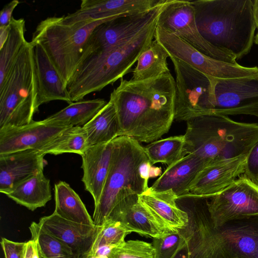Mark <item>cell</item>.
<instances>
[{"instance_id": "484cf974", "label": "cell", "mask_w": 258, "mask_h": 258, "mask_svg": "<svg viewBox=\"0 0 258 258\" xmlns=\"http://www.w3.org/2000/svg\"><path fill=\"white\" fill-rule=\"evenodd\" d=\"M89 147L107 143L120 136V126L113 104L109 101L88 122L82 126Z\"/></svg>"}, {"instance_id": "9c48e42d", "label": "cell", "mask_w": 258, "mask_h": 258, "mask_svg": "<svg viewBox=\"0 0 258 258\" xmlns=\"http://www.w3.org/2000/svg\"><path fill=\"white\" fill-rule=\"evenodd\" d=\"M176 75L175 120L211 115L214 78L169 56Z\"/></svg>"}, {"instance_id": "f1b7e54d", "label": "cell", "mask_w": 258, "mask_h": 258, "mask_svg": "<svg viewBox=\"0 0 258 258\" xmlns=\"http://www.w3.org/2000/svg\"><path fill=\"white\" fill-rule=\"evenodd\" d=\"M107 103L103 99L73 102L47 118L67 126H83Z\"/></svg>"}, {"instance_id": "7402d4cb", "label": "cell", "mask_w": 258, "mask_h": 258, "mask_svg": "<svg viewBox=\"0 0 258 258\" xmlns=\"http://www.w3.org/2000/svg\"><path fill=\"white\" fill-rule=\"evenodd\" d=\"M177 200L171 189L155 191L149 187L138 195L140 203L173 232L185 229L189 221L188 213L179 207Z\"/></svg>"}, {"instance_id": "e575fe53", "label": "cell", "mask_w": 258, "mask_h": 258, "mask_svg": "<svg viewBox=\"0 0 258 258\" xmlns=\"http://www.w3.org/2000/svg\"><path fill=\"white\" fill-rule=\"evenodd\" d=\"M131 232L120 221L107 220L99 226L98 234L92 250L102 246L115 247L125 241Z\"/></svg>"}, {"instance_id": "b9f144b4", "label": "cell", "mask_w": 258, "mask_h": 258, "mask_svg": "<svg viewBox=\"0 0 258 258\" xmlns=\"http://www.w3.org/2000/svg\"><path fill=\"white\" fill-rule=\"evenodd\" d=\"M32 258H44L39 246L35 241Z\"/></svg>"}, {"instance_id": "8fae6325", "label": "cell", "mask_w": 258, "mask_h": 258, "mask_svg": "<svg viewBox=\"0 0 258 258\" xmlns=\"http://www.w3.org/2000/svg\"><path fill=\"white\" fill-rule=\"evenodd\" d=\"M154 39L175 57L200 72L219 79L258 76V67H247L220 61L201 53L176 35L157 25Z\"/></svg>"}, {"instance_id": "4316f807", "label": "cell", "mask_w": 258, "mask_h": 258, "mask_svg": "<svg viewBox=\"0 0 258 258\" xmlns=\"http://www.w3.org/2000/svg\"><path fill=\"white\" fill-rule=\"evenodd\" d=\"M120 222L131 232L152 238H159L173 232L154 216L138 200L125 211Z\"/></svg>"}, {"instance_id": "f6af8a7d", "label": "cell", "mask_w": 258, "mask_h": 258, "mask_svg": "<svg viewBox=\"0 0 258 258\" xmlns=\"http://www.w3.org/2000/svg\"><path fill=\"white\" fill-rule=\"evenodd\" d=\"M82 258H91V255H90V254H88V255H86V256H84V257H83Z\"/></svg>"}, {"instance_id": "603a6c76", "label": "cell", "mask_w": 258, "mask_h": 258, "mask_svg": "<svg viewBox=\"0 0 258 258\" xmlns=\"http://www.w3.org/2000/svg\"><path fill=\"white\" fill-rule=\"evenodd\" d=\"M204 162L194 154H188L167 166L150 188L155 191L171 189L177 198L189 194V188Z\"/></svg>"}, {"instance_id": "d4e9b609", "label": "cell", "mask_w": 258, "mask_h": 258, "mask_svg": "<svg viewBox=\"0 0 258 258\" xmlns=\"http://www.w3.org/2000/svg\"><path fill=\"white\" fill-rule=\"evenodd\" d=\"M54 213L63 219L72 222L93 225L92 218L76 191L65 181L54 184Z\"/></svg>"}, {"instance_id": "8d00e7d4", "label": "cell", "mask_w": 258, "mask_h": 258, "mask_svg": "<svg viewBox=\"0 0 258 258\" xmlns=\"http://www.w3.org/2000/svg\"><path fill=\"white\" fill-rule=\"evenodd\" d=\"M243 175L258 184V141L247 155Z\"/></svg>"}, {"instance_id": "ee69618b", "label": "cell", "mask_w": 258, "mask_h": 258, "mask_svg": "<svg viewBox=\"0 0 258 258\" xmlns=\"http://www.w3.org/2000/svg\"><path fill=\"white\" fill-rule=\"evenodd\" d=\"M257 31L256 35H255L254 42L256 44L258 45V25H257Z\"/></svg>"}, {"instance_id": "ac0fdd59", "label": "cell", "mask_w": 258, "mask_h": 258, "mask_svg": "<svg viewBox=\"0 0 258 258\" xmlns=\"http://www.w3.org/2000/svg\"><path fill=\"white\" fill-rule=\"evenodd\" d=\"M34 72L37 86L36 108L51 101L73 102L67 85L39 44H32Z\"/></svg>"}, {"instance_id": "f35d334b", "label": "cell", "mask_w": 258, "mask_h": 258, "mask_svg": "<svg viewBox=\"0 0 258 258\" xmlns=\"http://www.w3.org/2000/svg\"><path fill=\"white\" fill-rule=\"evenodd\" d=\"M19 4L18 1L13 0L4 7L0 13V27L10 25L13 18V12Z\"/></svg>"}, {"instance_id": "1f68e13d", "label": "cell", "mask_w": 258, "mask_h": 258, "mask_svg": "<svg viewBox=\"0 0 258 258\" xmlns=\"http://www.w3.org/2000/svg\"><path fill=\"white\" fill-rule=\"evenodd\" d=\"M184 136H174L152 142L144 147L152 165L160 163L168 166L183 156Z\"/></svg>"}, {"instance_id": "f546056e", "label": "cell", "mask_w": 258, "mask_h": 258, "mask_svg": "<svg viewBox=\"0 0 258 258\" xmlns=\"http://www.w3.org/2000/svg\"><path fill=\"white\" fill-rule=\"evenodd\" d=\"M25 32V20L13 17L8 39L0 48V89L4 86L19 54L27 42Z\"/></svg>"}, {"instance_id": "83f0119b", "label": "cell", "mask_w": 258, "mask_h": 258, "mask_svg": "<svg viewBox=\"0 0 258 258\" xmlns=\"http://www.w3.org/2000/svg\"><path fill=\"white\" fill-rule=\"evenodd\" d=\"M168 57L166 50L154 39L138 58L131 80L143 81L170 72L167 61Z\"/></svg>"}, {"instance_id": "44dd1931", "label": "cell", "mask_w": 258, "mask_h": 258, "mask_svg": "<svg viewBox=\"0 0 258 258\" xmlns=\"http://www.w3.org/2000/svg\"><path fill=\"white\" fill-rule=\"evenodd\" d=\"M113 141L89 146L81 156L85 190L92 195L94 206L99 202L106 181L112 158Z\"/></svg>"}, {"instance_id": "60d3db41", "label": "cell", "mask_w": 258, "mask_h": 258, "mask_svg": "<svg viewBox=\"0 0 258 258\" xmlns=\"http://www.w3.org/2000/svg\"><path fill=\"white\" fill-rule=\"evenodd\" d=\"M34 245V241L32 239L26 242L24 258H32Z\"/></svg>"}, {"instance_id": "ab89813d", "label": "cell", "mask_w": 258, "mask_h": 258, "mask_svg": "<svg viewBox=\"0 0 258 258\" xmlns=\"http://www.w3.org/2000/svg\"><path fill=\"white\" fill-rule=\"evenodd\" d=\"M10 25L8 26L0 27V48L7 41L9 35Z\"/></svg>"}, {"instance_id": "ba28073f", "label": "cell", "mask_w": 258, "mask_h": 258, "mask_svg": "<svg viewBox=\"0 0 258 258\" xmlns=\"http://www.w3.org/2000/svg\"><path fill=\"white\" fill-rule=\"evenodd\" d=\"M36 95L33 45L27 41L0 89V128L32 121L38 111Z\"/></svg>"}, {"instance_id": "d6a6232c", "label": "cell", "mask_w": 258, "mask_h": 258, "mask_svg": "<svg viewBox=\"0 0 258 258\" xmlns=\"http://www.w3.org/2000/svg\"><path fill=\"white\" fill-rule=\"evenodd\" d=\"M29 230L31 239L37 244L44 258H79L70 247L45 230L38 223L33 222Z\"/></svg>"}, {"instance_id": "2e32d148", "label": "cell", "mask_w": 258, "mask_h": 258, "mask_svg": "<svg viewBox=\"0 0 258 258\" xmlns=\"http://www.w3.org/2000/svg\"><path fill=\"white\" fill-rule=\"evenodd\" d=\"M247 154L204 168L190 185L188 195L210 198L221 192L243 173Z\"/></svg>"}, {"instance_id": "836d02e7", "label": "cell", "mask_w": 258, "mask_h": 258, "mask_svg": "<svg viewBox=\"0 0 258 258\" xmlns=\"http://www.w3.org/2000/svg\"><path fill=\"white\" fill-rule=\"evenodd\" d=\"M152 239L154 258H175L185 248L187 236L184 229Z\"/></svg>"}, {"instance_id": "3957f363", "label": "cell", "mask_w": 258, "mask_h": 258, "mask_svg": "<svg viewBox=\"0 0 258 258\" xmlns=\"http://www.w3.org/2000/svg\"><path fill=\"white\" fill-rule=\"evenodd\" d=\"M113 144L109 172L92 218L97 226L107 220L120 221L138 195L149 187L139 172L141 164L149 160L144 147L123 136L114 139Z\"/></svg>"}, {"instance_id": "74e56055", "label": "cell", "mask_w": 258, "mask_h": 258, "mask_svg": "<svg viewBox=\"0 0 258 258\" xmlns=\"http://www.w3.org/2000/svg\"><path fill=\"white\" fill-rule=\"evenodd\" d=\"M1 244L5 258H24L26 242H15L2 238Z\"/></svg>"}, {"instance_id": "7c38bea8", "label": "cell", "mask_w": 258, "mask_h": 258, "mask_svg": "<svg viewBox=\"0 0 258 258\" xmlns=\"http://www.w3.org/2000/svg\"><path fill=\"white\" fill-rule=\"evenodd\" d=\"M209 199L208 211L215 227L229 221L258 216V184L243 175Z\"/></svg>"}, {"instance_id": "5bb4252c", "label": "cell", "mask_w": 258, "mask_h": 258, "mask_svg": "<svg viewBox=\"0 0 258 258\" xmlns=\"http://www.w3.org/2000/svg\"><path fill=\"white\" fill-rule=\"evenodd\" d=\"M238 114L258 117V76L214 78L211 115Z\"/></svg>"}, {"instance_id": "4fadbf2b", "label": "cell", "mask_w": 258, "mask_h": 258, "mask_svg": "<svg viewBox=\"0 0 258 258\" xmlns=\"http://www.w3.org/2000/svg\"><path fill=\"white\" fill-rule=\"evenodd\" d=\"M166 3L149 12L118 17L98 26L89 37L79 62L131 40L158 17Z\"/></svg>"}, {"instance_id": "ffe728a7", "label": "cell", "mask_w": 258, "mask_h": 258, "mask_svg": "<svg viewBox=\"0 0 258 258\" xmlns=\"http://www.w3.org/2000/svg\"><path fill=\"white\" fill-rule=\"evenodd\" d=\"M144 9L142 0H83L78 10L61 19L63 23L72 25L137 14Z\"/></svg>"}, {"instance_id": "52a82bcc", "label": "cell", "mask_w": 258, "mask_h": 258, "mask_svg": "<svg viewBox=\"0 0 258 258\" xmlns=\"http://www.w3.org/2000/svg\"><path fill=\"white\" fill-rule=\"evenodd\" d=\"M117 18L68 25L62 22L61 17H48L37 25L30 42L43 47L67 85L92 31L99 25Z\"/></svg>"}, {"instance_id": "d6986e66", "label": "cell", "mask_w": 258, "mask_h": 258, "mask_svg": "<svg viewBox=\"0 0 258 258\" xmlns=\"http://www.w3.org/2000/svg\"><path fill=\"white\" fill-rule=\"evenodd\" d=\"M40 151L29 149L0 154V191L4 194L20 182L43 171L47 162Z\"/></svg>"}, {"instance_id": "4dcf8cb0", "label": "cell", "mask_w": 258, "mask_h": 258, "mask_svg": "<svg viewBox=\"0 0 258 258\" xmlns=\"http://www.w3.org/2000/svg\"><path fill=\"white\" fill-rule=\"evenodd\" d=\"M89 147L87 136L82 126H71L62 132L39 151L58 155L71 153L82 155Z\"/></svg>"}, {"instance_id": "9a60e30c", "label": "cell", "mask_w": 258, "mask_h": 258, "mask_svg": "<svg viewBox=\"0 0 258 258\" xmlns=\"http://www.w3.org/2000/svg\"><path fill=\"white\" fill-rule=\"evenodd\" d=\"M47 118L32 120L21 126H6L0 128V154L35 149L39 150L66 128Z\"/></svg>"}, {"instance_id": "e0dca14e", "label": "cell", "mask_w": 258, "mask_h": 258, "mask_svg": "<svg viewBox=\"0 0 258 258\" xmlns=\"http://www.w3.org/2000/svg\"><path fill=\"white\" fill-rule=\"evenodd\" d=\"M45 230L63 241L79 258L92 250L99 226L88 225L63 219L54 212L38 222Z\"/></svg>"}, {"instance_id": "7bdbcfd3", "label": "cell", "mask_w": 258, "mask_h": 258, "mask_svg": "<svg viewBox=\"0 0 258 258\" xmlns=\"http://www.w3.org/2000/svg\"><path fill=\"white\" fill-rule=\"evenodd\" d=\"M254 13L255 22L258 25V0H254Z\"/></svg>"}, {"instance_id": "8992f818", "label": "cell", "mask_w": 258, "mask_h": 258, "mask_svg": "<svg viewBox=\"0 0 258 258\" xmlns=\"http://www.w3.org/2000/svg\"><path fill=\"white\" fill-rule=\"evenodd\" d=\"M187 250L190 258H258V216L215 227L207 209L196 215Z\"/></svg>"}, {"instance_id": "30bf717a", "label": "cell", "mask_w": 258, "mask_h": 258, "mask_svg": "<svg viewBox=\"0 0 258 258\" xmlns=\"http://www.w3.org/2000/svg\"><path fill=\"white\" fill-rule=\"evenodd\" d=\"M157 25L173 33L201 53L215 59L238 64L232 54L221 51L208 42L201 35L190 1L169 0L158 16Z\"/></svg>"}, {"instance_id": "6da1fadb", "label": "cell", "mask_w": 258, "mask_h": 258, "mask_svg": "<svg viewBox=\"0 0 258 258\" xmlns=\"http://www.w3.org/2000/svg\"><path fill=\"white\" fill-rule=\"evenodd\" d=\"M175 81L170 72L143 81L121 79L110 94L120 136L150 143L167 133L175 120Z\"/></svg>"}, {"instance_id": "d590c367", "label": "cell", "mask_w": 258, "mask_h": 258, "mask_svg": "<svg viewBox=\"0 0 258 258\" xmlns=\"http://www.w3.org/2000/svg\"><path fill=\"white\" fill-rule=\"evenodd\" d=\"M152 243L140 240H129L113 247L108 258H154Z\"/></svg>"}, {"instance_id": "5b68a950", "label": "cell", "mask_w": 258, "mask_h": 258, "mask_svg": "<svg viewBox=\"0 0 258 258\" xmlns=\"http://www.w3.org/2000/svg\"><path fill=\"white\" fill-rule=\"evenodd\" d=\"M158 17L129 41L80 61L67 85L72 101L82 100L122 79L154 40Z\"/></svg>"}, {"instance_id": "7a4b0ae2", "label": "cell", "mask_w": 258, "mask_h": 258, "mask_svg": "<svg viewBox=\"0 0 258 258\" xmlns=\"http://www.w3.org/2000/svg\"><path fill=\"white\" fill-rule=\"evenodd\" d=\"M202 37L236 59L248 54L257 28L254 0H198L190 2Z\"/></svg>"}, {"instance_id": "cb8c5ba5", "label": "cell", "mask_w": 258, "mask_h": 258, "mask_svg": "<svg viewBox=\"0 0 258 258\" xmlns=\"http://www.w3.org/2000/svg\"><path fill=\"white\" fill-rule=\"evenodd\" d=\"M4 194L17 204L34 211L44 207L51 199L50 180L44 176L43 171H40Z\"/></svg>"}, {"instance_id": "277c9868", "label": "cell", "mask_w": 258, "mask_h": 258, "mask_svg": "<svg viewBox=\"0 0 258 258\" xmlns=\"http://www.w3.org/2000/svg\"><path fill=\"white\" fill-rule=\"evenodd\" d=\"M183 156L194 154L205 167L249 153L258 141V123L210 115L186 121Z\"/></svg>"}]
</instances>
